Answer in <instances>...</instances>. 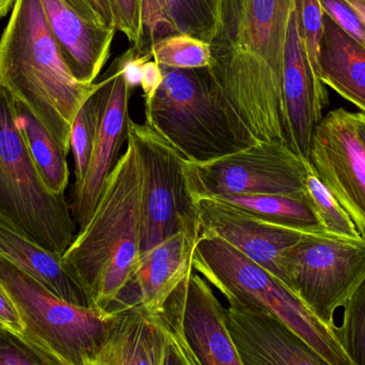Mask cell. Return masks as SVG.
I'll return each mask as SVG.
<instances>
[{
    "instance_id": "18",
    "label": "cell",
    "mask_w": 365,
    "mask_h": 365,
    "mask_svg": "<svg viewBox=\"0 0 365 365\" xmlns=\"http://www.w3.org/2000/svg\"><path fill=\"white\" fill-rule=\"evenodd\" d=\"M225 323L242 365H326L295 331L265 311L229 306Z\"/></svg>"
},
{
    "instance_id": "5",
    "label": "cell",
    "mask_w": 365,
    "mask_h": 365,
    "mask_svg": "<svg viewBox=\"0 0 365 365\" xmlns=\"http://www.w3.org/2000/svg\"><path fill=\"white\" fill-rule=\"evenodd\" d=\"M192 267L229 306L261 310L295 331L326 365H351L336 330L321 321L282 281L223 240L200 234Z\"/></svg>"
},
{
    "instance_id": "11",
    "label": "cell",
    "mask_w": 365,
    "mask_h": 365,
    "mask_svg": "<svg viewBox=\"0 0 365 365\" xmlns=\"http://www.w3.org/2000/svg\"><path fill=\"white\" fill-rule=\"evenodd\" d=\"M309 161L365 239V143L355 113L336 109L324 116Z\"/></svg>"
},
{
    "instance_id": "16",
    "label": "cell",
    "mask_w": 365,
    "mask_h": 365,
    "mask_svg": "<svg viewBox=\"0 0 365 365\" xmlns=\"http://www.w3.org/2000/svg\"><path fill=\"white\" fill-rule=\"evenodd\" d=\"M199 235L197 223L141 253L130 282L107 311L138 306L153 314L162 313L169 296L193 271V251Z\"/></svg>"
},
{
    "instance_id": "2",
    "label": "cell",
    "mask_w": 365,
    "mask_h": 365,
    "mask_svg": "<svg viewBox=\"0 0 365 365\" xmlns=\"http://www.w3.org/2000/svg\"><path fill=\"white\" fill-rule=\"evenodd\" d=\"M140 165L128 139L91 216L62 255L66 271L81 285L91 306L108 310L140 259Z\"/></svg>"
},
{
    "instance_id": "24",
    "label": "cell",
    "mask_w": 365,
    "mask_h": 365,
    "mask_svg": "<svg viewBox=\"0 0 365 365\" xmlns=\"http://www.w3.org/2000/svg\"><path fill=\"white\" fill-rule=\"evenodd\" d=\"M16 106L19 124L36 171L51 193L63 194L70 180L68 154L23 104L16 102Z\"/></svg>"
},
{
    "instance_id": "27",
    "label": "cell",
    "mask_w": 365,
    "mask_h": 365,
    "mask_svg": "<svg viewBox=\"0 0 365 365\" xmlns=\"http://www.w3.org/2000/svg\"><path fill=\"white\" fill-rule=\"evenodd\" d=\"M152 58L163 68L193 69L210 66V43L186 34L167 36L154 43Z\"/></svg>"
},
{
    "instance_id": "29",
    "label": "cell",
    "mask_w": 365,
    "mask_h": 365,
    "mask_svg": "<svg viewBox=\"0 0 365 365\" xmlns=\"http://www.w3.org/2000/svg\"><path fill=\"white\" fill-rule=\"evenodd\" d=\"M295 13L304 51L319 79V53L324 31V11L321 2L319 0H295Z\"/></svg>"
},
{
    "instance_id": "20",
    "label": "cell",
    "mask_w": 365,
    "mask_h": 365,
    "mask_svg": "<svg viewBox=\"0 0 365 365\" xmlns=\"http://www.w3.org/2000/svg\"><path fill=\"white\" fill-rule=\"evenodd\" d=\"M223 0H143L141 36L132 49L151 55L154 43L167 36L186 34L210 43Z\"/></svg>"
},
{
    "instance_id": "22",
    "label": "cell",
    "mask_w": 365,
    "mask_h": 365,
    "mask_svg": "<svg viewBox=\"0 0 365 365\" xmlns=\"http://www.w3.org/2000/svg\"><path fill=\"white\" fill-rule=\"evenodd\" d=\"M319 79L365 114V47L325 13Z\"/></svg>"
},
{
    "instance_id": "37",
    "label": "cell",
    "mask_w": 365,
    "mask_h": 365,
    "mask_svg": "<svg viewBox=\"0 0 365 365\" xmlns=\"http://www.w3.org/2000/svg\"><path fill=\"white\" fill-rule=\"evenodd\" d=\"M351 4V8L359 15L365 26V0H345Z\"/></svg>"
},
{
    "instance_id": "14",
    "label": "cell",
    "mask_w": 365,
    "mask_h": 365,
    "mask_svg": "<svg viewBox=\"0 0 365 365\" xmlns=\"http://www.w3.org/2000/svg\"><path fill=\"white\" fill-rule=\"evenodd\" d=\"M193 203L200 234L227 242L291 289L285 257L306 234L266 222L216 199H199Z\"/></svg>"
},
{
    "instance_id": "19",
    "label": "cell",
    "mask_w": 365,
    "mask_h": 365,
    "mask_svg": "<svg viewBox=\"0 0 365 365\" xmlns=\"http://www.w3.org/2000/svg\"><path fill=\"white\" fill-rule=\"evenodd\" d=\"M42 4L68 70L79 83L92 85L108 60L117 29L83 19L63 0H42Z\"/></svg>"
},
{
    "instance_id": "38",
    "label": "cell",
    "mask_w": 365,
    "mask_h": 365,
    "mask_svg": "<svg viewBox=\"0 0 365 365\" xmlns=\"http://www.w3.org/2000/svg\"><path fill=\"white\" fill-rule=\"evenodd\" d=\"M355 119L357 122L358 132L365 143V114L355 113Z\"/></svg>"
},
{
    "instance_id": "33",
    "label": "cell",
    "mask_w": 365,
    "mask_h": 365,
    "mask_svg": "<svg viewBox=\"0 0 365 365\" xmlns=\"http://www.w3.org/2000/svg\"><path fill=\"white\" fill-rule=\"evenodd\" d=\"M0 325L4 326L9 332L19 339L23 336L24 328L21 317L1 289H0Z\"/></svg>"
},
{
    "instance_id": "40",
    "label": "cell",
    "mask_w": 365,
    "mask_h": 365,
    "mask_svg": "<svg viewBox=\"0 0 365 365\" xmlns=\"http://www.w3.org/2000/svg\"><path fill=\"white\" fill-rule=\"evenodd\" d=\"M8 332V330H6L4 326L0 325V341H1V339L4 338Z\"/></svg>"
},
{
    "instance_id": "25",
    "label": "cell",
    "mask_w": 365,
    "mask_h": 365,
    "mask_svg": "<svg viewBox=\"0 0 365 365\" xmlns=\"http://www.w3.org/2000/svg\"><path fill=\"white\" fill-rule=\"evenodd\" d=\"M115 79V66L111 64L106 76L98 83L96 89L86 99L73 120L71 129V150L74 158L75 184H81L87 174L103 109L108 100Z\"/></svg>"
},
{
    "instance_id": "1",
    "label": "cell",
    "mask_w": 365,
    "mask_h": 365,
    "mask_svg": "<svg viewBox=\"0 0 365 365\" xmlns=\"http://www.w3.org/2000/svg\"><path fill=\"white\" fill-rule=\"evenodd\" d=\"M295 0H223L210 68L259 141L284 143L282 79Z\"/></svg>"
},
{
    "instance_id": "15",
    "label": "cell",
    "mask_w": 365,
    "mask_h": 365,
    "mask_svg": "<svg viewBox=\"0 0 365 365\" xmlns=\"http://www.w3.org/2000/svg\"><path fill=\"white\" fill-rule=\"evenodd\" d=\"M311 66L298 31L295 8L289 19L282 79V128L284 143L304 162L327 106L328 92Z\"/></svg>"
},
{
    "instance_id": "17",
    "label": "cell",
    "mask_w": 365,
    "mask_h": 365,
    "mask_svg": "<svg viewBox=\"0 0 365 365\" xmlns=\"http://www.w3.org/2000/svg\"><path fill=\"white\" fill-rule=\"evenodd\" d=\"M113 64L115 79L101 116L91 161L83 181L74 186L71 209L79 229L91 216L105 182L119 161L122 146L128 143L130 119L128 106L133 89L126 81L117 59Z\"/></svg>"
},
{
    "instance_id": "34",
    "label": "cell",
    "mask_w": 365,
    "mask_h": 365,
    "mask_svg": "<svg viewBox=\"0 0 365 365\" xmlns=\"http://www.w3.org/2000/svg\"><path fill=\"white\" fill-rule=\"evenodd\" d=\"M163 71L154 60H148L143 66L140 87L143 88L145 101L153 98L160 86L162 85Z\"/></svg>"
},
{
    "instance_id": "3",
    "label": "cell",
    "mask_w": 365,
    "mask_h": 365,
    "mask_svg": "<svg viewBox=\"0 0 365 365\" xmlns=\"http://www.w3.org/2000/svg\"><path fill=\"white\" fill-rule=\"evenodd\" d=\"M0 87L71 150L79 107L96 89L75 79L53 40L42 0H16L0 38Z\"/></svg>"
},
{
    "instance_id": "7",
    "label": "cell",
    "mask_w": 365,
    "mask_h": 365,
    "mask_svg": "<svg viewBox=\"0 0 365 365\" xmlns=\"http://www.w3.org/2000/svg\"><path fill=\"white\" fill-rule=\"evenodd\" d=\"M0 214L38 246L63 255L76 235L66 193L45 186L17 119L16 101L0 87Z\"/></svg>"
},
{
    "instance_id": "39",
    "label": "cell",
    "mask_w": 365,
    "mask_h": 365,
    "mask_svg": "<svg viewBox=\"0 0 365 365\" xmlns=\"http://www.w3.org/2000/svg\"><path fill=\"white\" fill-rule=\"evenodd\" d=\"M16 0H0V19H4L9 11L12 10Z\"/></svg>"
},
{
    "instance_id": "30",
    "label": "cell",
    "mask_w": 365,
    "mask_h": 365,
    "mask_svg": "<svg viewBox=\"0 0 365 365\" xmlns=\"http://www.w3.org/2000/svg\"><path fill=\"white\" fill-rule=\"evenodd\" d=\"M324 13L354 40L365 47V26L359 15L345 0H319Z\"/></svg>"
},
{
    "instance_id": "8",
    "label": "cell",
    "mask_w": 365,
    "mask_h": 365,
    "mask_svg": "<svg viewBox=\"0 0 365 365\" xmlns=\"http://www.w3.org/2000/svg\"><path fill=\"white\" fill-rule=\"evenodd\" d=\"M306 163L283 141H259L206 162L184 160L185 180L192 201L225 195H300L307 192Z\"/></svg>"
},
{
    "instance_id": "21",
    "label": "cell",
    "mask_w": 365,
    "mask_h": 365,
    "mask_svg": "<svg viewBox=\"0 0 365 365\" xmlns=\"http://www.w3.org/2000/svg\"><path fill=\"white\" fill-rule=\"evenodd\" d=\"M0 255L34 276L61 299L79 306H90L81 285L66 271L62 255L38 246L1 214Z\"/></svg>"
},
{
    "instance_id": "28",
    "label": "cell",
    "mask_w": 365,
    "mask_h": 365,
    "mask_svg": "<svg viewBox=\"0 0 365 365\" xmlns=\"http://www.w3.org/2000/svg\"><path fill=\"white\" fill-rule=\"evenodd\" d=\"M343 309L339 340L351 365H365V280Z\"/></svg>"
},
{
    "instance_id": "35",
    "label": "cell",
    "mask_w": 365,
    "mask_h": 365,
    "mask_svg": "<svg viewBox=\"0 0 365 365\" xmlns=\"http://www.w3.org/2000/svg\"><path fill=\"white\" fill-rule=\"evenodd\" d=\"M86 1L96 13L103 26L107 28H115L109 0H86Z\"/></svg>"
},
{
    "instance_id": "13",
    "label": "cell",
    "mask_w": 365,
    "mask_h": 365,
    "mask_svg": "<svg viewBox=\"0 0 365 365\" xmlns=\"http://www.w3.org/2000/svg\"><path fill=\"white\" fill-rule=\"evenodd\" d=\"M108 312L110 325L92 365H197L164 313L153 314L138 306Z\"/></svg>"
},
{
    "instance_id": "23",
    "label": "cell",
    "mask_w": 365,
    "mask_h": 365,
    "mask_svg": "<svg viewBox=\"0 0 365 365\" xmlns=\"http://www.w3.org/2000/svg\"><path fill=\"white\" fill-rule=\"evenodd\" d=\"M212 199L231 204L247 214L272 224L304 234H326L307 192L300 195H225Z\"/></svg>"
},
{
    "instance_id": "36",
    "label": "cell",
    "mask_w": 365,
    "mask_h": 365,
    "mask_svg": "<svg viewBox=\"0 0 365 365\" xmlns=\"http://www.w3.org/2000/svg\"><path fill=\"white\" fill-rule=\"evenodd\" d=\"M66 4H68L73 10L76 11L78 14H81L83 19L88 21H93V23L101 24L100 19L96 16V13L93 12L89 4H87L86 0H63Z\"/></svg>"
},
{
    "instance_id": "31",
    "label": "cell",
    "mask_w": 365,
    "mask_h": 365,
    "mask_svg": "<svg viewBox=\"0 0 365 365\" xmlns=\"http://www.w3.org/2000/svg\"><path fill=\"white\" fill-rule=\"evenodd\" d=\"M115 28L125 34L133 44L141 36L143 0H109Z\"/></svg>"
},
{
    "instance_id": "6",
    "label": "cell",
    "mask_w": 365,
    "mask_h": 365,
    "mask_svg": "<svg viewBox=\"0 0 365 365\" xmlns=\"http://www.w3.org/2000/svg\"><path fill=\"white\" fill-rule=\"evenodd\" d=\"M0 289L21 317L19 340L43 365H92L113 313L61 299L2 255Z\"/></svg>"
},
{
    "instance_id": "4",
    "label": "cell",
    "mask_w": 365,
    "mask_h": 365,
    "mask_svg": "<svg viewBox=\"0 0 365 365\" xmlns=\"http://www.w3.org/2000/svg\"><path fill=\"white\" fill-rule=\"evenodd\" d=\"M160 69L162 85L145 101V124L185 160L206 162L259 143L210 66Z\"/></svg>"
},
{
    "instance_id": "32",
    "label": "cell",
    "mask_w": 365,
    "mask_h": 365,
    "mask_svg": "<svg viewBox=\"0 0 365 365\" xmlns=\"http://www.w3.org/2000/svg\"><path fill=\"white\" fill-rule=\"evenodd\" d=\"M27 364H43V362L25 343L8 332L0 341V365Z\"/></svg>"
},
{
    "instance_id": "26",
    "label": "cell",
    "mask_w": 365,
    "mask_h": 365,
    "mask_svg": "<svg viewBox=\"0 0 365 365\" xmlns=\"http://www.w3.org/2000/svg\"><path fill=\"white\" fill-rule=\"evenodd\" d=\"M306 167L307 195L326 234L344 239H364L351 216L319 179L310 161Z\"/></svg>"
},
{
    "instance_id": "10",
    "label": "cell",
    "mask_w": 365,
    "mask_h": 365,
    "mask_svg": "<svg viewBox=\"0 0 365 365\" xmlns=\"http://www.w3.org/2000/svg\"><path fill=\"white\" fill-rule=\"evenodd\" d=\"M291 289L323 323L336 330L343 309L365 280V239L306 234L285 257Z\"/></svg>"
},
{
    "instance_id": "9",
    "label": "cell",
    "mask_w": 365,
    "mask_h": 365,
    "mask_svg": "<svg viewBox=\"0 0 365 365\" xmlns=\"http://www.w3.org/2000/svg\"><path fill=\"white\" fill-rule=\"evenodd\" d=\"M128 141L140 165L143 253L199 221L185 180V159L177 148L147 124L132 119Z\"/></svg>"
},
{
    "instance_id": "12",
    "label": "cell",
    "mask_w": 365,
    "mask_h": 365,
    "mask_svg": "<svg viewBox=\"0 0 365 365\" xmlns=\"http://www.w3.org/2000/svg\"><path fill=\"white\" fill-rule=\"evenodd\" d=\"M163 313L197 365H242L225 323V308L195 270L169 296Z\"/></svg>"
}]
</instances>
